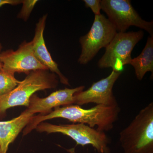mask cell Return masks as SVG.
<instances>
[{
	"instance_id": "14",
	"label": "cell",
	"mask_w": 153,
	"mask_h": 153,
	"mask_svg": "<svg viewBox=\"0 0 153 153\" xmlns=\"http://www.w3.org/2000/svg\"><path fill=\"white\" fill-rule=\"evenodd\" d=\"M14 74L2 69L0 70V97L8 94L21 82L16 79Z\"/></svg>"
},
{
	"instance_id": "8",
	"label": "cell",
	"mask_w": 153,
	"mask_h": 153,
	"mask_svg": "<svg viewBox=\"0 0 153 153\" xmlns=\"http://www.w3.org/2000/svg\"><path fill=\"white\" fill-rule=\"evenodd\" d=\"M0 61L4 71L28 74L39 70H48L35 57L32 41L22 43L16 51L10 49L1 53Z\"/></svg>"
},
{
	"instance_id": "12",
	"label": "cell",
	"mask_w": 153,
	"mask_h": 153,
	"mask_svg": "<svg viewBox=\"0 0 153 153\" xmlns=\"http://www.w3.org/2000/svg\"><path fill=\"white\" fill-rule=\"evenodd\" d=\"M34 116L25 110L18 117L0 121V153H7L9 145L27 126Z\"/></svg>"
},
{
	"instance_id": "9",
	"label": "cell",
	"mask_w": 153,
	"mask_h": 153,
	"mask_svg": "<svg viewBox=\"0 0 153 153\" xmlns=\"http://www.w3.org/2000/svg\"><path fill=\"white\" fill-rule=\"evenodd\" d=\"M121 72L112 70L105 78L94 82L88 89L77 92L74 96V104L78 105L96 103L106 106L117 105L113 88Z\"/></svg>"
},
{
	"instance_id": "18",
	"label": "cell",
	"mask_w": 153,
	"mask_h": 153,
	"mask_svg": "<svg viewBox=\"0 0 153 153\" xmlns=\"http://www.w3.org/2000/svg\"><path fill=\"white\" fill-rule=\"evenodd\" d=\"M2 48V47L1 44L0 43V55L1 54V51ZM2 66L1 63V61H0V70L2 69Z\"/></svg>"
},
{
	"instance_id": "17",
	"label": "cell",
	"mask_w": 153,
	"mask_h": 153,
	"mask_svg": "<svg viewBox=\"0 0 153 153\" xmlns=\"http://www.w3.org/2000/svg\"><path fill=\"white\" fill-rule=\"evenodd\" d=\"M21 0H0V7L5 4L16 6L22 3Z\"/></svg>"
},
{
	"instance_id": "1",
	"label": "cell",
	"mask_w": 153,
	"mask_h": 153,
	"mask_svg": "<svg viewBox=\"0 0 153 153\" xmlns=\"http://www.w3.org/2000/svg\"><path fill=\"white\" fill-rule=\"evenodd\" d=\"M120 111L118 105L114 106L96 105L89 109H84L77 105L59 107L47 114L34 116L24 129L23 134H27L44 121L57 118L65 119L74 123L84 124L91 128L97 126L98 131H108L113 128Z\"/></svg>"
},
{
	"instance_id": "13",
	"label": "cell",
	"mask_w": 153,
	"mask_h": 153,
	"mask_svg": "<svg viewBox=\"0 0 153 153\" xmlns=\"http://www.w3.org/2000/svg\"><path fill=\"white\" fill-rule=\"evenodd\" d=\"M128 64L134 69L137 79L142 80L148 71L153 74V36L148 38L146 44L139 56L132 58Z\"/></svg>"
},
{
	"instance_id": "6",
	"label": "cell",
	"mask_w": 153,
	"mask_h": 153,
	"mask_svg": "<svg viewBox=\"0 0 153 153\" xmlns=\"http://www.w3.org/2000/svg\"><path fill=\"white\" fill-rule=\"evenodd\" d=\"M117 33L114 25L105 16L101 14L95 16L89 32L79 38L82 50L78 63L88 64L100 49L107 47Z\"/></svg>"
},
{
	"instance_id": "2",
	"label": "cell",
	"mask_w": 153,
	"mask_h": 153,
	"mask_svg": "<svg viewBox=\"0 0 153 153\" xmlns=\"http://www.w3.org/2000/svg\"><path fill=\"white\" fill-rule=\"evenodd\" d=\"M123 153H153V103L141 110L120 133Z\"/></svg>"
},
{
	"instance_id": "5",
	"label": "cell",
	"mask_w": 153,
	"mask_h": 153,
	"mask_svg": "<svg viewBox=\"0 0 153 153\" xmlns=\"http://www.w3.org/2000/svg\"><path fill=\"white\" fill-rule=\"evenodd\" d=\"M143 32L117 33L105 48V53L99 60V68H111L113 71L121 72L123 66L132 59L134 47L143 37Z\"/></svg>"
},
{
	"instance_id": "10",
	"label": "cell",
	"mask_w": 153,
	"mask_h": 153,
	"mask_svg": "<svg viewBox=\"0 0 153 153\" xmlns=\"http://www.w3.org/2000/svg\"><path fill=\"white\" fill-rule=\"evenodd\" d=\"M84 86L74 88H65L56 91L45 98H40L33 94L30 99V104L26 111L35 114H47L52 111V108L61 106L74 104V96L75 94L84 90Z\"/></svg>"
},
{
	"instance_id": "16",
	"label": "cell",
	"mask_w": 153,
	"mask_h": 153,
	"mask_svg": "<svg viewBox=\"0 0 153 153\" xmlns=\"http://www.w3.org/2000/svg\"><path fill=\"white\" fill-rule=\"evenodd\" d=\"M86 7L90 8L95 16H99L101 14V2L100 0H84Z\"/></svg>"
},
{
	"instance_id": "4",
	"label": "cell",
	"mask_w": 153,
	"mask_h": 153,
	"mask_svg": "<svg viewBox=\"0 0 153 153\" xmlns=\"http://www.w3.org/2000/svg\"><path fill=\"white\" fill-rule=\"evenodd\" d=\"M39 132L58 133L70 137L76 145H91L98 153H110V141L106 134L82 123L55 125L42 122L36 128Z\"/></svg>"
},
{
	"instance_id": "11",
	"label": "cell",
	"mask_w": 153,
	"mask_h": 153,
	"mask_svg": "<svg viewBox=\"0 0 153 153\" xmlns=\"http://www.w3.org/2000/svg\"><path fill=\"white\" fill-rule=\"evenodd\" d=\"M47 17V15H44L39 19L36 24L35 36L33 41H31L34 55L38 61L48 70L58 75L62 84L70 85L68 79L60 71L58 65L52 59L45 44L44 33Z\"/></svg>"
},
{
	"instance_id": "15",
	"label": "cell",
	"mask_w": 153,
	"mask_h": 153,
	"mask_svg": "<svg viewBox=\"0 0 153 153\" xmlns=\"http://www.w3.org/2000/svg\"><path fill=\"white\" fill-rule=\"evenodd\" d=\"M37 0H24L22 1L23 6L20 13L18 15V18L26 22L29 19L34 7L38 2Z\"/></svg>"
},
{
	"instance_id": "7",
	"label": "cell",
	"mask_w": 153,
	"mask_h": 153,
	"mask_svg": "<svg viewBox=\"0 0 153 153\" xmlns=\"http://www.w3.org/2000/svg\"><path fill=\"white\" fill-rule=\"evenodd\" d=\"M101 10L114 25L117 33H125L131 26L146 30L153 36V22L142 19L129 0H102Z\"/></svg>"
},
{
	"instance_id": "3",
	"label": "cell",
	"mask_w": 153,
	"mask_h": 153,
	"mask_svg": "<svg viewBox=\"0 0 153 153\" xmlns=\"http://www.w3.org/2000/svg\"><path fill=\"white\" fill-rule=\"evenodd\" d=\"M48 71L39 70L30 72L15 89L0 97V118L4 116L6 111L10 108L28 107L30 98L36 91L56 88L58 82L57 76Z\"/></svg>"
}]
</instances>
